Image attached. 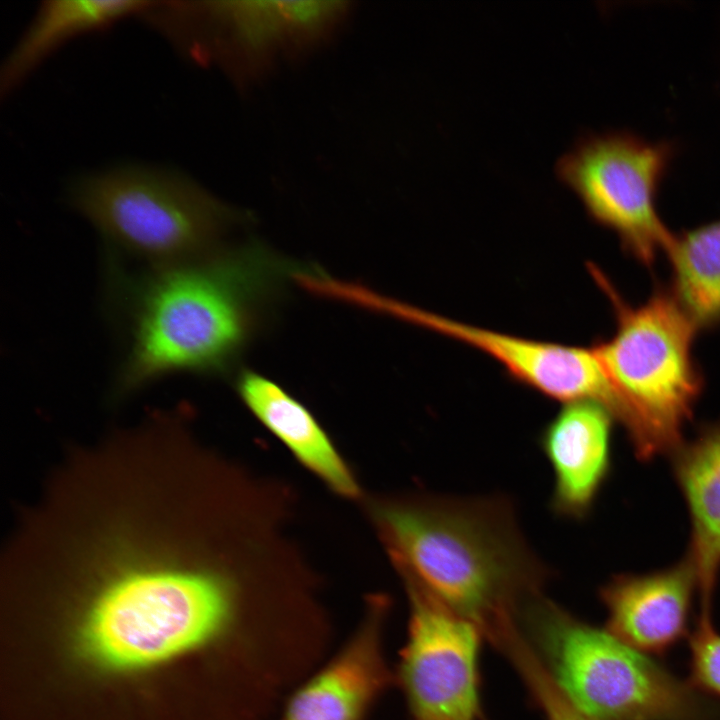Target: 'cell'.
<instances>
[{"label": "cell", "instance_id": "obj_4", "mask_svg": "<svg viewBox=\"0 0 720 720\" xmlns=\"http://www.w3.org/2000/svg\"><path fill=\"white\" fill-rule=\"evenodd\" d=\"M248 260L204 257L155 267L140 291L123 390L177 371L221 367L242 344L252 280Z\"/></svg>", "mask_w": 720, "mask_h": 720}, {"label": "cell", "instance_id": "obj_19", "mask_svg": "<svg viewBox=\"0 0 720 720\" xmlns=\"http://www.w3.org/2000/svg\"><path fill=\"white\" fill-rule=\"evenodd\" d=\"M690 683L697 689L720 697V633L711 613H700L689 640Z\"/></svg>", "mask_w": 720, "mask_h": 720}, {"label": "cell", "instance_id": "obj_13", "mask_svg": "<svg viewBox=\"0 0 720 720\" xmlns=\"http://www.w3.org/2000/svg\"><path fill=\"white\" fill-rule=\"evenodd\" d=\"M247 407L294 456L330 488L355 496L358 486L334 445L310 412L273 381L253 372L238 380Z\"/></svg>", "mask_w": 720, "mask_h": 720}, {"label": "cell", "instance_id": "obj_17", "mask_svg": "<svg viewBox=\"0 0 720 720\" xmlns=\"http://www.w3.org/2000/svg\"><path fill=\"white\" fill-rule=\"evenodd\" d=\"M503 654L519 673L545 720H594L559 690L525 639L515 637L510 640Z\"/></svg>", "mask_w": 720, "mask_h": 720}, {"label": "cell", "instance_id": "obj_3", "mask_svg": "<svg viewBox=\"0 0 720 720\" xmlns=\"http://www.w3.org/2000/svg\"><path fill=\"white\" fill-rule=\"evenodd\" d=\"M517 623L555 685L594 720H720L690 682L543 593L524 605Z\"/></svg>", "mask_w": 720, "mask_h": 720}, {"label": "cell", "instance_id": "obj_1", "mask_svg": "<svg viewBox=\"0 0 720 720\" xmlns=\"http://www.w3.org/2000/svg\"><path fill=\"white\" fill-rule=\"evenodd\" d=\"M308 640L302 624L246 619L237 590L221 575L176 566L118 573L94 596L79 628L83 653L113 670L223 646L288 677Z\"/></svg>", "mask_w": 720, "mask_h": 720}, {"label": "cell", "instance_id": "obj_15", "mask_svg": "<svg viewBox=\"0 0 720 720\" xmlns=\"http://www.w3.org/2000/svg\"><path fill=\"white\" fill-rule=\"evenodd\" d=\"M151 2L131 0H53L42 4L1 73L9 91L66 41L150 9Z\"/></svg>", "mask_w": 720, "mask_h": 720}, {"label": "cell", "instance_id": "obj_5", "mask_svg": "<svg viewBox=\"0 0 720 720\" xmlns=\"http://www.w3.org/2000/svg\"><path fill=\"white\" fill-rule=\"evenodd\" d=\"M588 270L610 300L614 334L594 348L625 412L641 456L675 444L702 386L692 355L698 329L672 293L631 306L594 264Z\"/></svg>", "mask_w": 720, "mask_h": 720}, {"label": "cell", "instance_id": "obj_11", "mask_svg": "<svg viewBox=\"0 0 720 720\" xmlns=\"http://www.w3.org/2000/svg\"><path fill=\"white\" fill-rule=\"evenodd\" d=\"M612 417L596 402H572L544 427L539 442L554 473L551 505L560 516L589 511L609 470Z\"/></svg>", "mask_w": 720, "mask_h": 720}, {"label": "cell", "instance_id": "obj_10", "mask_svg": "<svg viewBox=\"0 0 720 720\" xmlns=\"http://www.w3.org/2000/svg\"><path fill=\"white\" fill-rule=\"evenodd\" d=\"M385 606H372L343 646L285 698L280 720H366L396 682L384 640Z\"/></svg>", "mask_w": 720, "mask_h": 720}, {"label": "cell", "instance_id": "obj_14", "mask_svg": "<svg viewBox=\"0 0 720 720\" xmlns=\"http://www.w3.org/2000/svg\"><path fill=\"white\" fill-rule=\"evenodd\" d=\"M678 474L693 524L690 564L701 609H711L720 569V425L680 457Z\"/></svg>", "mask_w": 720, "mask_h": 720}, {"label": "cell", "instance_id": "obj_7", "mask_svg": "<svg viewBox=\"0 0 720 720\" xmlns=\"http://www.w3.org/2000/svg\"><path fill=\"white\" fill-rule=\"evenodd\" d=\"M674 153L625 131L588 133L555 163V174L596 223L610 229L645 265L669 250L674 235L657 211V193Z\"/></svg>", "mask_w": 720, "mask_h": 720}, {"label": "cell", "instance_id": "obj_9", "mask_svg": "<svg viewBox=\"0 0 720 720\" xmlns=\"http://www.w3.org/2000/svg\"><path fill=\"white\" fill-rule=\"evenodd\" d=\"M365 306L471 346L500 363L513 380L549 398L565 404L596 402L614 417L621 413L620 399L593 347L482 328L373 291L366 296Z\"/></svg>", "mask_w": 720, "mask_h": 720}, {"label": "cell", "instance_id": "obj_2", "mask_svg": "<svg viewBox=\"0 0 720 720\" xmlns=\"http://www.w3.org/2000/svg\"><path fill=\"white\" fill-rule=\"evenodd\" d=\"M379 520L406 587L469 619L482 634L542 593L546 569L504 498L429 497L385 507Z\"/></svg>", "mask_w": 720, "mask_h": 720}, {"label": "cell", "instance_id": "obj_8", "mask_svg": "<svg viewBox=\"0 0 720 720\" xmlns=\"http://www.w3.org/2000/svg\"><path fill=\"white\" fill-rule=\"evenodd\" d=\"M406 589L408 628L395 675L410 720H479L481 630L426 593Z\"/></svg>", "mask_w": 720, "mask_h": 720}, {"label": "cell", "instance_id": "obj_12", "mask_svg": "<svg viewBox=\"0 0 720 720\" xmlns=\"http://www.w3.org/2000/svg\"><path fill=\"white\" fill-rule=\"evenodd\" d=\"M697 587L689 563L644 576H620L601 589L607 629L645 653L663 654L687 633Z\"/></svg>", "mask_w": 720, "mask_h": 720}, {"label": "cell", "instance_id": "obj_6", "mask_svg": "<svg viewBox=\"0 0 720 720\" xmlns=\"http://www.w3.org/2000/svg\"><path fill=\"white\" fill-rule=\"evenodd\" d=\"M71 201L104 237L155 267L203 257L229 218L190 179L136 167L80 179Z\"/></svg>", "mask_w": 720, "mask_h": 720}, {"label": "cell", "instance_id": "obj_16", "mask_svg": "<svg viewBox=\"0 0 720 720\" xmlns=\"http://www.w3.org/2000/svg\"><path fill=\"white\" fill-rule=\"evenodd\" d=\"M672 294L697 328L720 322V220L675 236Z\"/></svg>", "mask_w": 720, "mask_h": 720}, {"label": "cell", "instance_id": "obj_18", "mask_svg": "<svg viewBox=\"0 0 720 720\" xmlns=\"http://www.w3.org/2000/svg\"><path fill=\"white\" fill-rule=\"evenodd\" d=\"M343 2H280L283 35L291 42L309 45L325 37L344 15Z\"/></svg>", "mask_w": 720, "mask_h": 720}]
</instances>
